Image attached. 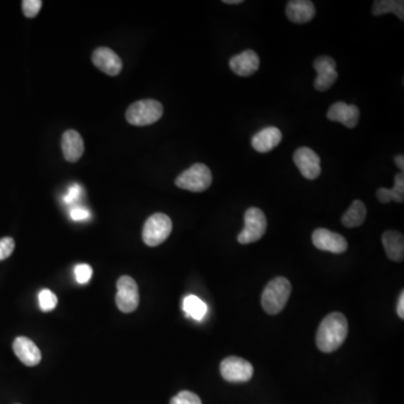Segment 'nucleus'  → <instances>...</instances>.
<instances>
[{"instance_id":"11","label":"nucleus","mask_w":404,"mask_h":404,"mask_svg":"<svg viewBox=\"0 0 404 404\" xmlns=\"http://www.w3.org/2000/svg\"><path fill=\"white\" fill-rule=\"evenodd\" d=\"M312 243L316 248L326 252L341 254L349 248V243L343 235L330 232L326 228H318L312 234Z\"/></svg>"},{"instance_id":"5","label":"nucleus","mask_w":404,"mask_h":404,"mask_svg":"<svg viewBox=\"0 0 404 404\" xmlns=\"http://www.w3.org/2000/svg\"><path fill=\"white\" fill-rule=\"evenodd\" d=\"M172 220L165 213L152 215L143 228V240L149 248H155L168 240L172 232Z\"/></svg>"},{"instance_id":"29","label":"nucleus","mask_w":404,"mask_h":404,"mask_svg":"<svg viewBox=\"0 0 404 404\" xmlns=\"http://www.w3.org/2000/svg\"><path fill=\"white\" fill-rule=\"evenodd\" d=\"M81 194H83V188L79 184H72L68 190L67 196L64 197V202L67 205H71L81 197Z\"/></svg>"},{"instance_id":"14","label":"nucleus","mask_w":404,"mask_h":404,"mask_svg":"<svg viewBox=\"0 0 404 404\" xmlns=\"http://www.w3.org/2000/svg\"><path fill=\"white\" fill-rule=\"evenodd\" d=\"M14 353L26 366H36L42 359V353L30 338L17 337L13 344Z\"/></svg>"},{"instance_id":"21","label":"nucleus","mask_w":404,"mask_h":404,"mask_svg":"<svg viewBox=\"0 0 404 404\" xmlns=\"http://www.w3.org/2000/svg\"><path fill=\"white\" fill-rule=\"evenodd\" d=\"M376 197L382 203H388L392 200L402 203L404 201V176L403 173L396 174L394 179V186L392 189L381 188L376 191Z\"/></svg>"},{"instance_id":"23","label":"nucleus","mask_w":404,"mask_h":404,"mask_svg":"<svg viewBox=\"0 0 404 404\" xmlns=\"http://www.w3.org/2000/svg\"><path fill=\"white\" fill-rule=\"evenodd\" d=\"M184 310L186 317L200 321L207 314L208 308L207 304L201 299L196 295H188L184 300Z\"/></svg>"},{"instance_id":"12","label":"nucleus","mask_w":404,"mask_h":404,"mask_svg":"<svg viewBox=\"0 0 404 404\" xmlns=\"http://www.w3.org/2000/svg\"><path fill=\"white\" fill-rule=\"evenodd\" d=\"M92 62L100 71L110 77L119 75L122 62L114 51L108 48H98L92 53Z\"/></svg>"},{"instance_id":"7","label":"nucleus","mask_w":404,"mask_h":404,"mask_svg":"<svg viewBox=\"0 0 404 404\" xmlns=\"http://www.w3.org/2000/svg\"><path fill=\"white\" fill-rule=\"evenodd\" d=\"M116 304L124 314H131L139 307V287L133 277L124 275L118 279Z\"/></svg>"},{"instance_id":"10","label":"nucleus","mask_w":404,"mask_h":404,"mask_svg":"<svg viewBox=\"0 0 404 404\" xmlns=\"http://www.w3.org/2000/svg\"><path fill=\"white\" fill-rule=\"evenodd\" d=\"M314 68L318 73L314 81V88L317 90L327 91L335 85L338 73L336 71V62L333 58L327 55L319 56L314 62Z\"/></svg>"},{"instance_id":"16","label":"nucleus","mask_w":404,"mask_h":404,"mask_svg":"<svg viewBox=\"0 0 404 404\" xmlns=\"http://www.w3.org/2000/svg\"><path fill=\"white\" fill-rule=\"evenodd\" d=\"M287 18L295 24H306L314 18L316 9L312 1L309 0H291L287 5Z\"/></svg>"},{"instance_id":"19","label":"nucleus","mask_w":404,"mask_h":404,"mask_svg":"<svg viewBox=\"0 0 404 404\" xmlns=\"http://www.w3.org/2000/svg\"><path fill=\"white\" fill-rule=\"evenodd\" d=\"M382 243L386 255L393 262H402L404 260V237L396 230H386L382 235Z\"/></svg>"},{"instance_id":"15","label":"nucleus","mask_w":404,"mask_h":404,"mask_svg":"<svg viewBox=\"0 0 404 404\" xmlns=\"http://www.w3.org/2000/svg\"><path fill=\"white\" fill-rule=\"evenodd\" d=\"M229 67L240 77H250L260 68V58L253 50H246L240 54L233 56Z\"/></svg>"},{"instance_id":"6","label":"nucleus","mask_w":404,"mask_h":404,"mask_svg":"<svg viewBox=\"0 0 404 404\" xmlns=\"http://www.w3.org/2000/svg\"><path fill=\"white\" fill-rule=\"evenodd\" d=\"M245 226L242 233L237 237L240 244H250L258 242L264 236L267 227L265 215L258 208H250L245 213Z\"/></svg>"},{"instance_id":"2","label":"nucleus","mask_w":404,"mask_h":404,"mask_svg":"<svg viewBox=\"0 0 404 404\" xmlns=\"http://www.w3.org/2000/svg\"><path fill=\"white\" fill-rule=\"evenodd\" d=\"M292 287L289 280L280 277L270 281L262 294V307L266 314H280L287 306Z\"/></svg>"},{"instance_id":"22","label":"nucleus","mask_w":404,"mask_h":404,"mask_svg":"<svg viewBox=\"0 0 404 404\" xmlns=\"http://www.w3.org/2000/svg\"><path fill=\"white\" fill-rule=\"evenodd\" d=\"M373 15L381 16L391 13L398 16V18L404 19V1L402 0H376L373 4Z\"/></svg>"},{"instance_id":"17","label":"nucleus","mask_w":404,"mask_h":404,"mask_svg":"<svg viewBox=\"0 0 404 404\" xmlns=\"http://www.w3.org/2000/svg\"><path fill=\"white\" fill-rule=\"evenodd\" d=\"M62 151L68 162L75 163L80 160L85 152V143L80 134L73 129L64 132L62 135Z\"/></svg>"},{"instance_id":"26","label":"nucleus","mask_w":404,"mask_h":404,"mask_svg":"<svg viewBox=\"0 0 404 404\" xmlns=\"http://www.w3.org/2000/svg\"><path fill=\"white\" fill-rule=\"evenodd\" d=\"M170 404H202V402L193 392L181 391L172 398Z\"/></svg>"},{"instance_id":"30","label":"nucleus","mask_w":404,"mask_h":404,"mask_svg":"<svg viewBox=\"0 0 404 404\" xmlns=\"http://www.w3.org/2000/svg\"><path fill=\"white\" fill-rule=\"evenodd\" d=\"M70 216H71V218L75 221L88 220L91 217L88 209H85V208L83 207L73 208V209L70 211Z\"/></svg>"},{"instance_id":"3","label":"nucleus","mask_w":404,"mask_h":404,"mask_svg":"<svg viewBox=\"0 0 404 404\" xmlns=\"http://www.w3.org/2000/svg\"><path fill=\"white\" fill-rule=\"evenodd\" d=\"M163 116V106L154 99L136 101L128 107L126 119L134 126H147L154 124Z\"/></svg>"},{"instance_id":"31","label":"nucleus","mask_w":404,"mask_h":404,"mask_svg":"<svg viewBox=\"0 0 404 404\" xmlns=\"http://www.w3.org/2000/svg\"><path fill=\"white\" fill-rule=\"evenodd\" d=\"M396 312H398V316L401 318V319H404V292L402 291L401 294H400L399 302H398V309H396Z\"/></svg>"},{"instance_id":"18","label":"nucleus","mask_w":404,"mask_h":404,"mask_svg":"<svg viewBox=\"0 0 404 404\" xmlns=\"http://www.w3.org/2000/svg\"><path fill=\"white\" fill-rule=\"evenodd\" d=\"M282 133L277 127H266L253 136L252 147L260 153H267L281 143Z\"/></svg>"},{"instance_id":"4","label":"nucleus","mask_w":404,"mask_h":404,"mask_svg":"<svg viewBox=\"0 0 404 404\" xmlns=\"http://www.w3.org/2000/svg\"><path fill=\"white\" fill-rule=\"evenodd\" d=\"M213 184V174L207 165L202 163L192 165L176 178V186L191 192H202L209 189Z\"/></svg>"},{"instance_id":"32","label":"nucleus","mask_w":404,"mask_h":404,"mask_svg":"<svg viewBox=\"0 0 404 404\" xmlns=\"http://www.w3.org/2000/svg\"><path fill=\"white\" fill-rule=\"evenodd\" d=\"M395 164L398 168L401 170V173H403L404 171V156L403 155H398L395 156Z\"/></svg>"},{"instance_id":"8","label":"nucleus","mask_w":404,"mask_h":404,"mask_svg":"<svg viewBox=\"0 0 404 404\" xmlns=\"http://www.w3.org/2000/svg\"><path fill=\"white\" fill-rule=\"evenodd\" d=\"M220 374L227 382L244 383L248 382L254 374V368L250 362L240 357L229 356L220 364Z\"/></svg>"},{"instance_id":"33","label":"nucleus","mask_w":404,"mask_h":404,"mask_svg":"<svg viewBox=\"0 0 404 404\" xmlns=\"http://www.w3.org/2000/svg\"><path fill=\"white\" fill-rule=\"evenodd\" d=\"M223 3L228 4V5H240L243 3V0H223Z\"/></svg>"},{"instance_id":"27","label":"nucleus","mask_w":404,"mask_h":404,"mask_svg":"<svg viewBox=\"0 0 404 404\" xmlns=\"http://www.w3.org/2000/svg\"><path fill=\"white\" fill-rule=\"evenodd\" d=\"M42 5L43 3L41 0H24V1H21V7H23V11H24V15L27 18H34L35 16H38V14L42 9Z\"/></svg>"},{"instance_id":"9","label":"nucleus","mask_w":404,"mask_h":404,"mask_svg":"<svg viewBox=\"0 0 404 404\" xmlns=\"http://www.w3.org/2000/svg\"><path fill=\"white\" fill-rule=\"evenodd\" d=\"M293 161L301 174L308 180H314L321 173L319 155L309 147H300L297 149L293 155Z\"/></svg>"},{"instance_id":"20","label":"nucleus","mask_w":404,"mask_h":404,"mask_svg":"<svg viewBox=\"0 0 404 404\" xmlns=\"http://www.w3.org/2000/svg\"><path fill=\"white\" fill-rule=\"evenodd\" d=\"M366 215L367 209L364 202L361 201V200H355L351 203V207L349 208V211L344 213L341 223L347 228H355V227H359L364 223Z\"/></svg>"},{"instance_id":"1","label":"nucleus","mask_w":404,"mask_h":404,"mask_svg":"<svg viewBox=\"0 0 404 404\" xmlns=\"http://www.w3.org/2000/svg\"><path fill=\"white\" fill-rule=\"evenodd\" d=\"M349 335V321L341 312L328 314L317 331V347L322 353L337 351Z\"/></svg>"},{"instance_id":"24","label":"nucleus","mask_w":404,"mask_h":404,"mask_svg":"<svg viewBox=\"0 0 404 404\" xmlns=\"http://www.w3.org/2000/svg\"><path fill=\"white\" fill-rule=\"evenodd\" d=\"M38 306L42 312H52L58 306V297L48 289H44L38 293Z\"/></svg>"},{"instance_id":"25","label":"nucleus","mask_w":404,"mask_h":404,"mask_svg":"<svg viewBox=\"0 0 404 404\" xmlns=\"http://www.w3.org/2000/svg\"><path fill=\"white\" fill-rule=\"evenodd\" d=\"M92 267L88 264H78L75 267V277L79 285L88 283L92 277Z\"/></svg>"},{"instance_id":"28","label":"nucleus","mask_w":404,"mask_h":404,"mask_svg":"<svg viewBox=\"0 0 404 404\" xmlns=\"http://www.w3.org/2000/svg\"><path fill=\"white\" fill-rule=\"evenodd\" d=\"M15 250V240L11 237H4L0 240V261H4L6 258L13 254Z\"/></svg>"},{"instance_id":"13","label":"nucleus","mask_w":404,"mask_h":404,"mask_svg":"<svg viewBox=\"0 0 404 404\" xmlns=\"http://www.w3.org/2000/svg\"><path fill=\"white\" fill-rule=\"evenodd\" d=\"M358 107L355 105H347L343 101L336 102L330 107L327 112L328 119L331 122H341L347 128L356 127L359 122Z\"/></svg>"}]
</instances>
